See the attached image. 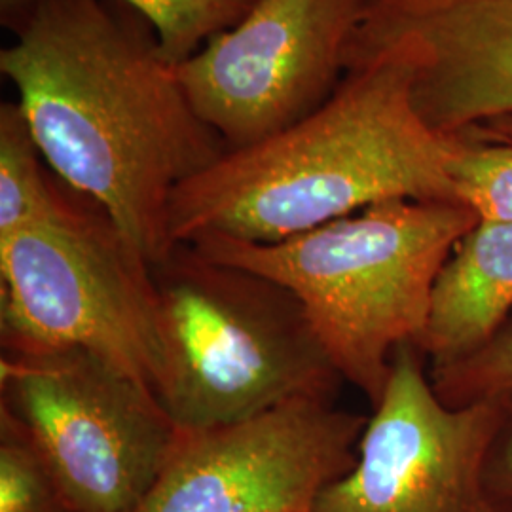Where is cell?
<instances>
[{
    "label": "cell",
    "instance_id": "cell-1",
    "mask_svg": "<svg viewBox=\"0 0 512 512\" xmlns=\"http://www.w3.org/2000/svg\"><path fill=\"white\" fill-rule=\"evenodd\" d=\"M0 73L57 179L97 203L156 266L171 196L228 150L147 19L120 0H0Z\"/></svg>",
    "mask_w": 512,
    "mask_h": 512
},
{
    "label": "cell",
    "instance_id": "cell-2",
    "mask_svg": "<svg viewBox=\"0 0 512 512\" xmlns=\"http://www.w3.org/2000/svg\"><path fill=\"white\" fill-rule=\"evenodd\" d=\"M412 88L414 61L404 46L366 55L310 116L226 150L177 186L173 243H274L376 203L456 202L448 173L456 139L421 118Z\"/></svg>",
    "mask_w": 512,
    "mask_h": 512
},
{
    "label": "cell",
    "instance_id": "cell-3",
    "mask_svg": "<svg viewBox=\"0 0 512 512\" xmlns=\"http://www.w3.org/2000/svg\"><path fill=\"white\" fill-rule=\"evenodd\" d=\"M476 224L456 202L391 200L274 243L186 245L287 287L340 378L376 406L395 351L418 344L440 270Z\"/></svg>",
    "mask_w": 512,
    "mask_h": 512
},
{
    "label": "cell",
    "instance_id": "cell-4",
    "mask_svg": "<svg viewBox=\"0 0 512 512\" xmlns=\"http://www.w3.org/2000/svg\"><path fill=\"white\" fill-rule=\"evenodd\" d=\"M152 279L162 346L154 391L177 429L334 401L344 380L287 287L186 243L152 266Z\"/></svg>",
    "mask_w": 512,
    "mask_h": 512
},
{
    "label": "cell",
    "instance_id": "cell-5",
    "mask_svg": "<svg viewBox=\"0 0 512 512\" xmlns=\"http://www.w3.org/2000/svg\"><path fill=\"white\" fill-rule=\"evenodd\" d=\"M2 353L84 349L156 387L152 266L109 215L63 190L44 219L0 238Z\"/></svg>",
    "mask_w": 512,
    "mask_h": 512
},
{
    "label": "cell",
    "instance_id": "cell-6",
    "mask_svg": "<svg viewBox=\"0 0 512 512\" xmlns=\"http://www.w3.org/2000/svg\"><path fill=\"white\" fill-rule=\"evenodd\" d=\"M0 391L73 512L135 511L177 439L150 385L84 349L2 353Z\"/></svg>",
    "mask_w": 512,
    "mask_h": 512
},
{
    "label": "cell",
    "instance_id": "cell-7",
    "mask_svg": "<svg viewBox=\"0 0 512 512\" xmlns=\"http://www.w3.org/2000/svg\"><path fill=\"white\" fill-rule=\"evenodd\" d=\"M423 359L414 344L395 351L355 465L317 495L311 512H512L488 482L507 414L492 403H442Z\"/></svg>",
    "mask_w": 512,
    "mask_h": 512
},
{
    "label": "cell",
    "instance_id": "cell-8",
    "mask_svg": "<svg viewBox=\"0 0 512 512\" xmlns=\"http://www.w3.org/2000/svg\"><path fill=\"white\" fill-rule=\"evenodd\" d=\"M370 0H258L177 73L230 148L268 139L325 105Z\"/></svg>",
    "mask_w": 512,
    "mask_h": 512
},
{
    "label": "cell",
    "instance_id": "cell-9",
    "mask_svg": "<svg viewBox=\"0 0 512 512\" xmlns=\"http://www.w3.org/2000/svg\"><path fill=\"white\" fill-rule=\"evenodd\" d=\"M368 418L296 401L253 420L183 431L133 512H308L355 465Z\"/></svg>",
    "mask_w": 512,
    "mask_h": 512
},
{
    "label": "cell",
    "instance_id": "cell-10",
    "mask_svg": "<svg viewBox=\"0 0 512 512\" xmlns=\"http://www.w3.org/2000/svg\"><path fill=\"white\" fill-rule=\"evenodd\" d=\"M387 44L414 61V105L440 135L512 116V0H370L346 67Z\"/></svg>",
    "mask_w": 512,
    "mask_h": 512
},
{
    "label": "cell",
    "instance_id": "cell-11",
    "mask_svg": "<svg viewBox=\"0 0 512 512\" xmlns=\"http://www.w3.org/2000/svg\"><path fill=\"white\" fill-rule=\"evenodd\" d=\"M512 315V224L478 222L459 239L435 281L416 344L429 370L486 346Z\"/></svg>",
    "mask_w": 512,
    "mask_h": 512
},
{
    "label": "cell",
    "instance_id": "cell-12",
    "mask_svg": "<svg viewBox=\"0 0 512 512\" xmlns=\"http://www.w3.org/2000/svg\"><path fill=\"white\" fill-rule=\"evenodd\" d=\"M18 101L0 105V238L44 219L61 196Z\"/></svg>",
    "mask_w": 512,
    "mask_h": 512
},
{
    "label": "cell",
    "instance_id": "cell-13",
    "mask_svg": "<svg viewBox=\"0 0 512 512\" xmlns=\"http://www.w3.org/2000/svg\"><path fill=\"white\" fill-rule=\"evenodd\" d=\"M448 165L454 198L478 222L512 224V141L471 133L454 137Z\"/></svg>",
    "mask_w": 512,
    "mask_h": 512
},
{
    "label": "cell",
    "instance_id": "cell-14",
    "mask_svg": "<svg viewBox=\"0 0 512 512\" xmlns=\"http://www.w3.org/2000/svg\"><path fill=\"white\" fill-rule=\"evenodd\" d=\"M154 29L162 54L181 65L213 38L232 29L258 0H120Z\"/></svg>",
    "mask_w": 512,
    "mask_h": 512
},
{
    "label": "cell",
    "instance_id": "cell-15",
    "mask_svg": "<svg viewBox=\"0 0 512 512\" xmlns=\"http://www.w3.org/2000/svg\"><path fill=\"white\" fill-rule=\"evenodd\" d=\"M429 378L442 403L452 408L497 404L512 425V315L486 346L458 363L429 370Z\"/></svg>",
    "mask_w": 512,
    "mask_h": 512
},
{
    "label": "cell",
    "instance_id": "cell-16",
    "mask_svg": "<svg viewBox=\"0 0 512 512\" xmlns=\"http://www.w3.org/2000/svg\"><path fill=\"white\" fill-rule=\"evenodd\" d=\"M0 512H73L16 421L0 410Z\"/></svg>",
    "mask_w": 512,
    "mask_h": 512
},
{
    "label": "cell",
    "instance_id": "cell-17",
    "mask_svg": "<svg viewBox=\"0 0 512 512\" xmlns=\"http://www.w3.org/2000/svg\"><path fill=\"white\" fill-rule=\"evenodd\" d=\"M488 482L495 495L512 501V425L503 431L490 459Z\"/></svg>",
    "mask_w": 512,
    "mask_h": 512
},
{
    "label": "cell",
    "instance_id": "cell-18",
    "mask_svg": "<svg viewBox=\"0 0 512 512\" xmlns=\"http://www.w3.org/2000/svg\"><path fill=\"white\" fill-rule=\"evenodd\" d=\"M469 133H473L476 137H484V139H507L512 141V116L511 118H503V120H495L484 126H476L469 129Z\"/></svg>",
    "mask_w": 512,
    "mask_h": 512
},
{
    "label": "cell",
    "instance_id": "cell-19",
    "mask_svg": "<svg viewBox=\"0 0 512 512\" xmlns=\"http://www.w3.org/2000/svg\"><path fill=\"white\" fill-rule=\"evenodd\" d=\"M308 512H311V511H308Z\"/></svg>",
    "mask_w": 512,
    "mask_h": 512
}]
</instances>
